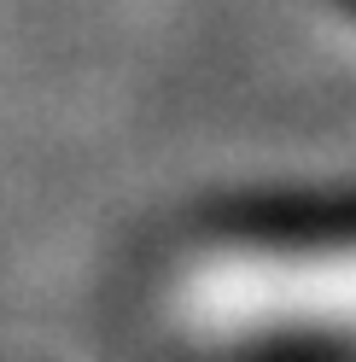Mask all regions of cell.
I'll list each match as a JSON object with an SVG mask.
<instances>
[{
    "label": "cell",
    "instance_id": "obj_1",
    "mask_svg": "<svg viewBox=\"0 0 356 362\" xmlns=\"http://www.w3.org/2000/svg\"><path fill=\"white\" fill-rule=\"evenodd\" d=\"M164 362H356V199L210 211L135 286Z\"/></svg>",
    "mask_w": 356,
    "mask_h": 362
}]
</instances>
